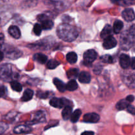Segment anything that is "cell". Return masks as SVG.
<instances>
[{
  "mask_svg": "<svg viewBox=\"0 0 135 135\" xmlns=\"http://www.w3.org/2000/svg\"><path fill=\"white\" fill-rule=\"evenodd\" d=\"M119 3H124L123 6H125V5H133V4L135 3V1H121L119 2Z\"/></svg>",
  "mask_w": 135,
  "mask_h": 135,
  "instance_id": "34",
  "label": "cell"
},
{
  "mask_svg": "<svg viewBox=\"0 0 135 135\" xmlns=\"http://www.w3.org/2000/svg\"><path fill=\"white\" fill-rule=\"evenodd\" d=\"M54 84H55V87H56L60 92H63L65 91L66 85L64 84V83H63V81L59 80V79L55 78V79H54Z\"/></svg>",
  "mask_w": 135,
  "mask_h": 135,
  "instance_id": "14",
  "label": "cell"
},
{
  "mask_svg": "<svg viewBox=\"0 0 135 135\" xmlns=\"http://www.w3.org/2000/svg\"><path fill=\"white\" fill-rule=\"evenodd\" d=\"M129 106V102L126 100H121L119 102H118L116 105V108L119 110H123Z\"/></svg>",
  "mask_w": 135,
  "mask_h": 135,
  "instance_id": "23",
  "label": "cell"
},
{
  "mask_svg": "<svg viewBox=\"0 0 135 135\" xmlns=\"http://www.w3.org/2000/svg\"><path fill=\"white\" fill-rule=\"evenodd\" d=\"M6 94V88L5 86H0V97H3Z\"/></svg>",
  "mask_w": 135,
  "mask_h": 135,
  "instance_id": "33",
  "label": "cell"
},
{
  "mask_svg": "<svg viewBox=\"0 0 135 135\" xmlns=\"http://www.w3.org/2000/svg\"><path fill=\"white\" fill-rule=\"evenodd\" d=\"M32 129L26 125H19L14 129V133L15 134H22V133H29L31 131Z\"/></svg>",
  "mask_w": 135,
  "mask_h": 135,
  "instance_id": "13",
  "label": "cell"
},
{
  "mask_svg": "<svg viewBox=\"0 0 135 135\" xmlns=\"http://www.w3.org/2000/svg\"><path fill=\"white\" fill-rule=\"evenodd\" d=\"M113 28H112V26L109 25H107L104 28V29L102 31L101 36L102 38H104V39H106V38H109V37L112 36V33H113Z\"/></svg>",
  "mask_w": 135,
  "mask_h": 135,
  "instance_id": "9",
  "label": "cell"
},
{
  "mask_svg": "<svg viewBox=\"0 0 135 135\" xmlns=\"http://www.w3.org/2000/svg\"><path fill=\"white\" fill-rule=\"evenodd\" d=\"M123 18L127 22L133 21L135 18V14L133 9L131 8H127L125 9L122 13Z\"/></svg>",
  "mask_w": 135,
  "mask_h": 135,
  "instance_id": "6",
  "label": "cell"
},
{
  "mask_svg": "<svg viewBox=\"0 0 135 135\" xmlns=\"http://www.w3.org/2000/svg\"><path fill=\"white\" fill-rule=\"evenodd\" d=\"M38 19L41 22V26L44 30H50L54 26V22L49 19L44 15H40L38 16Z\"/></svg>",
  "mask_w": 135,
  "mask_h": 135,
  "instance_id": "3",
  "label": "cell"
},
{
  "mask_svg": "<svg viewBox=\"0 0 135 135\" xmlns=\"http://www.w3.org/2000/svg\"><path fill=\"white\" fill-rule=\"evenodd\" d=\"M82 114V112L80 109H76L73 113H72L71 117V121L73 123H76L80 118V115Z\"/></svg>",
  "mask_w": 135,
  "mask_h": 135,
  "instance_id": "22",
  "label": "cell"
},
{
  "mask_svg": "<svg viewBox=\"0 0 135 135\" xmlns=\"http://www.w3.org/2000/svg\"><path fill=\"white\" fill-rule=\"evenodd\" d=\"M58 36L66 42H73L78 36V31L74 26L68 24H61L57 28Z\"/></svg>",
  "mask_w": 135,
  "mask_h": 135,
  "instance_id": "1",
  "label": "cell"
},
{
  "mask_svg": "<svg viewBox=\"0 0 135 135\" xmlns=\"http://www.w3.org/2000/svg\"><path fill=\"white\" fill-rule=\"evenodd\" d=\"M78 84L75 80H70L67 84H66V90L69 91H74L77 89Z\"/></svg>",
  "mask_w": 135,
  "mask_h": 135,
  "instance_id": "21",
  "label": "cell"
},
{
  "mask_svg": "<svg viewBox=\"0 0 135 135\" xmlns=\"http://www.w3.org/2000/svg\"><path fill=\"white\" fill-rule=\"evenodd\" d=\"M4 40V36H3V34H0V44L3 43Z\"/></svg>",
  "mask_w": 135,
  "mask_h": 135,
  "instance_id": "38",
  "label": "cell"
},
{
  "mask_svg": "<svg viewBox=\"0 0 135 135\" xmlns=\"http://www.w3.org/2000/svg\"><path fill=\"white\" fill-rule=\"evenodd\" d=\"M84 60L86 63H91L97 58V53L94 50H89L84 54Z\"/></svg>",
  "mask_w": 135,
  "mask_h": 135,
  "instance_id": "4",
  "label": "cell"
},
{
  "mask_svg": "<svg viewBox=\"0 0 135 135\" xmlns=\"http://www.w3.org/2000/svg\"><path fill=\"white\" fill-rule=\"evenodd\" d=\"M123 22L122 21H119V20H117L116 21H115L113 26V30L115 33H116V34L119 33L123 29Z\"/></svg>",
  "mask_w": 135,
  "mask_h": 135,
  "instance_id": "17",
  "label": "cell"
},
{
  "mask_svg": "<svg viewBox=\"0 0 135 135\" xmlns=\"http://www.w3.org/2000/svg\"><path fill=\"white\" fill-rule=\"evenodd\" d=\"M11 68H9V65H5L2 66V67L0 68V76L3 79H7V78H9L10 76V75H11Z\"/></svg>",
  "mask_w": 135,
  "mask_h": 135,
  "instance_id": "10",
  "label": "cell"
},
{
  "mask_svg": "<svg viewBox=\"0 0 135 135\" xmlns=\"http://www.w3.org/2000/svg\"><path fill=\"white\" fill-rule=\"evenodd\" d=\"M11 88L13 90L16 91V92H21L22 89L21 84L18 82L15 81V80L12 81L11 83Z\"/></svg>",
  "mask_w": 135,
  "mask_h": 135,
  "instance_id": "25",
  "label": "cell"
},
{
  "mask_svg": "<svg viewBox=\"0 0 135 135\" xmlns=\"http://www.w3.org/2000/svg\"><path fill=\"white\" fill-rule=\"evenodd\" d=\"M67 77L69 79H75L79 76V70L77 69H71L67 73Z\"/></svg>",
  "mask_w": 135,
  "mask_h": 135,
  "instance_id": "24",
  "label": "cell"
},
{
  "mask_svg": "<svg viewBox=\"0 0 135 135\" xmlns=\"http://www.w3.org/2000/svg\"><path fill=\"white\" fill-rule=\"evenodd\" d=\"M129 34L133 37H135V25H132L129 30Z\"/></svg>",
  "mask_w": 135,
  "mask_h": 135,
  "instance_id": "29",
  "label": "cell"
},
{
  "mask_svg": "<svg viewBox=\"0 0 135 135\" xmlns=\"http://www.w3.org/2000/svg\"><path fill=\"white\" fill-rule=\"evenodd\" d=\"M79 80L82 83H89L91 80L90 74L86 71H83L79 74Z\"/></svg>",
  "mask_w": 135,
  "mask_h": 135,
  "instance_id": "11",
  "label": "cell"
},
{
  "mask_svg": "<svg viewBox=\"0 0 135 135\" xmlns=\"http://www.w3.org/2000/svg\"><path fill=\"white\" fill-rule=\"evenodd\" d=\"M119 63L121 67L123 69H127L131 65L130 57L128 55L126 54H122L119 57Z\"/></svg>",
  "mask_w": 135,
  "mask_h": 135,
  "instance_id": "8",
  "label": "cell"
},
{
  "mask_svg": "<svg viewBox=\"0 0 135 135\" xmlns=\"http://www.w3.org/2000/svg\"><path fill=\"white\" fill-rule=\"evenodd\" d=\"M59 65V62H58L57 61L55 60V59H51V60H50L47 62V68L50 69H54L56 68Z\"/></svg>",
  "mask_w": 135,
  "mask_h": 135,
  "instance_id": "26",
  "label": "cell"
},
{
  "mask_svg": "<svg viewBox=\"0 0 135 135\" xmlns=\"http://www.w3.org/2000/svg\"><path fill=\"white\" fill-rule=\"evenodd\" d=\"M3 57H4L3 53L2 51L0 50V62L3 60Z\"/></svg>",
  "mask_w": 135,
  "mask_h": 135,
  "instance_id": "39",
  "label": "cell"
},
{
  "mask_svg": "<svg viewBox=\"0 0 135 135\" xmlns=\"http://www.w3.org/2000/svg\"><path fill=\"white\" fill-rule=\"evenodd\" d=\"M50 104L52 107L56 108H62L65 107H71L72 102L66 98H54L50 101Z\"/></svg>",
  "mask_w": 135,
  "mask_h": 135,
  "instance_id": "2",
  "label": "cell"
},
{
  "mask_svg": "<svg viewBox=\"0 0 135 135\" xmlns=\"http://www.w3.org/2000/svg\"><path fill=\"white\" fill-rule=\"evenodd\" d=\"M131 66L133 69H135V57H133L132 59L131 62Z\"/></svg>",
  "mask_w": 135,
  "mask_h": 135,
  "instance_id": "36",
  "label": "cell"
},
{
  "mask_svg": "<svg viewBox=\"0 0 135 135\" xmlns=\"http://www.w3.org/2000/svg\"><path fill=\"white\" fill-rule=\"evenodd\" d=\"M100 117L98 114L96 113H86L83 117V121L85 123H94L98 122Z\"/></svg>",
  "mask_w": 135,
  "mask_h": 135,
  "instance_id": "5",
  "label": "cell"
},
{
  "mask_svg": "<svg viewBox=\"0 0 135 135\" xmlns=\"http://www.w3.org/2000/svg\"><path fill=\"white\" fill-rule=\"evenodd\" d=\"M34 60H36V61H38V63L44 64V63H46L47 57L46 55H44V54H36L34 55Z\"/></svg>",
  "mask_w": 135,
  "mask_h": 135,
  "instance_id": "18",
  "label": "cell"
},
{
  "mask_svg": "<svg viewBox=\"0 0 135 135\" xmlns=\"http://www.w3.org/2000/svg\"><path fill=\"white\" fill-rule=\"evenodd\" d=\"M81 135H94V133L92 131H85L82 133Z\"/></svg>",
  "mask_w": 135,
  "mask_h": 135,
  "instance_id": "37",
  "label": "cell"
},
{
  "mask_svg": "<svg viewBox=\"0 0 135 135\" xmlns=\"http://www.w3.org/2000/svg\"><path fill=\"white\" fill-rule=\"evenodd\" d=\"M117 44V42L115 38H113V36H110L105 39L104 43H103V46L106 50H109V49H112L115 47Z\"/></svg>",
  "mask_w": 135,
  "mask_h": 135,
  "instance_id": "7",
  "label": "cell"
},
{
  "mask_svg": "<svg viewBox=\"0 0 135 135\" xmlns=\"http://www.w3.org/2000/svg\"><path fill=\"white\" fill-rule=\"evenodd\" d=\"M134 100V97L133 95H129L126 98V100L128 102H133Z\"/></svg>",
  "mask_w": 135,
  "mask_h": 135,
  "instance_id": "35",
  "label": "cell"
},
{
  "mask_svg": "<svg viewBox=\"0 0 135 135\" xmlns=\"http://www.w3.org/2000/svg\"><path fill=\"white\" fill-rule=\"evenodd\" d=\"M66 59L69 63L73 64L75 63L77 61V55L75 52H70L66 56Z\"/></svg>",
  "mask_w": 135,
  "mask_h": 135,
  "instance_id": "20",
  "label": "cell"
},
{
  "mask_svg": "<svg viewBox=\"0 0 135 135\" xmlns=\"http://www.w3.org/2000/svg\"><path fill=\"white\" fill-rule=\"evenodd\" d=\"M127 85L131 88H135V73L134 75H131L127 79Z\"/></svg>",
  "mask_w": 135,
  "mask_h": 135,
  "instance_id": "27",
  "label": "cell"
},
{
  "mask_svg": "<svg viewBox=\"0 0 135 135\" xmlns=\"http://www.w3.org/2000/svg\"><path fill=\"white\" fill-rule=\"evenodd\" d=\"M34 95V92L30 89H27L25 91L22 97L21 98V100L22 102H28L31 100Z\"/></svg>",
  "mask_w": 135,
  "mask_h": 135,
  "instance_id": "15",
  "label": "cell"
},
{
  "mask_svg": "<svg viewBox=\"0 0 135 135\" xmlns=\"http://www.w3.org/2000/svg\"><path fill=\"white\" fill-rule=\"evenodd\" d=\"M9 34H10L11 36H13L15 38H19L21 37V31H20L19 28H18L17 26H11L9 28Z\"/></svg>",
  "mask_w": 135,
  "mask_h": 135,
  "instance_id": "12",
  "label": "cell"
},
{
  "mask_svg": "<svg viewBox=\"0 0 135 135\" xmlns=\"http://www.w3.org/2000/svg\"><path fill=\"white\" fill-rule=\"evenodd\" d=\"M42 26H41L40 25H39V24H36L34 26L33 30H34V32L36 35L40 36L41 34V33H42Z\"/></svg>",
  "mask_w": 135,
  "mask_h": 135,
  "instance_id": "28",
  "label": "cell"
},
{
  "mask_svg": "<svg viewBox=\"0 0 135 135\" xmlns=\"http://www.w3.org/2000/svg\"><path fill=\"white\" fill-rule=\"evenodd\" d=\"M102 59L104 60V61L108 62V63H112V57L109 55H105V56L102 57Z\"/></svg>",
  "mask_w": 135,
  "mask_h": 135,
  "instance_id": "31",
  "label": "cell"
},
{
  "mask_svg": "<svg viewBox=\"0 0 135 135\" xmlns=\"http://www.w3.org/2000/svg\"><path fill=\"white\" fill-rule=\"evenodd\" d=\"M7 129V125L4 123H0V134L3 133Z\"/></svg>",
  "mask_w": 135,
  "mask_h": 135,
  "instance_id": "32",
  "label": "cell"
},
{
  "mask_svg": "<svg viewBox=\"0 0 135 135\" xmlns=\"http://www.w3.org/2000/svg\"><path fill=\"white\" fill-rule=\"evenodd\" d=\"M127 111L129 113H130L131 114L135 115V108L134 106H133V105H129V106L127 107Z\"/></svg>",
  "mask_w": 135,
  "mask_h": 135,
  "instance_id": "30",
  "label": "cell"
},
{
  "mask_svg": "<svg viewBox=\"0 0 135 135\" xmlns=\"http://www.w3.org/2000/svg\"><path fill=\"white\" fill-rule=\"evenodd\" d=\"M72 115V108L70 106L65 107L62 112V117L64 120H68L71 119Z\"/></svg>",
  "mask_w": 135,
  "mask_h": 135,
  "instance_id": "16",
  "label": "cell"
},
{
  "mask_svg": "<svg viewBox=\"0 0 135 135\" xmlns=\"http://www.w3.org/2000/svg\"><path fill=\"white\" fill-rule=\"evenodd\" d=\"M45 114L43 112H38L36 113V115L34 117V119L33 120L34 123H40L44 122L45 121Z\"/></svg>",
  "mask_w": 135,
  "mask_h": 135,
  "instance_id": "19",
  "label": "cell"
}]
</instances>
